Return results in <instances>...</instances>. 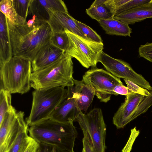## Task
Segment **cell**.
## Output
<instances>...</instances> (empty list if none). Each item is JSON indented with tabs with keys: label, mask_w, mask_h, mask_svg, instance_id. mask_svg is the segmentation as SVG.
<instances>
[{
	"label": "cell",
	"mask_w": 152,
	"mask_h": 152,
	"mask_svg": "<svg viewBox=\"0 0 152 152\" xmlns=\"http://www.w3.org/2000/svg\"><path fill=\"white\" fill-rule=\"evenodd\" d=\"M6 19L13 56L27 58L32 61L39 50L50 43L53 33L48 21L36 16L34 24L29 26L14 24Z\"/></svg>",
	"instance_id": "6da1fadb"
},
{
	"label": "cell",
	"mask_w": 152,
	"mask_h": 152,
	"mask_svg": "<svg viewBox=\"0 0 152 152\" xmlns=\"http://www.w3.org/2000/svg\"><path fill=\"white\" fill-rule=\"evenodd\" d=\"M29 136L39 143L73 151L77 132L72 123H64L48 119L28 129Z\"/></svg>",
	"instance_id": "7a4b0ae2"
},
{
	"label": "cell",
	"mask_w": 152,
	"mask_h": 152,
	"mask_svg": "<svg viewBox=\"0 0 152 152\" xmlns=\"http://www.w3.org/2000/svg\"><path fill=\"white\" fill-rule=\"evenodd\" d=\"M72 58L65 53L58 60L48 67L32 73L31 87L43 90L58 87H71L73 81Z\"/></svg>",
	"instance_id": "3957f363"
},
{
	"label": "cell",
	"mask_w": 152,
	"mask_h": 152,
	"mask_svg": "<svg viewBox=\"0 0 152 152\" xmlns=\"http://www.w3.org/2000/svg\"><path fill=\"white\" fill-rule=\"evenodd\" d=\"M32 72L30 59L21 56H13L0 66V90H7L11 94H23L27 93L31 87Z\"/></svg>",
	"instance_id": "277c9868"
},
{
	"label": "cell",
	"mask_w": 152,
	"mask_h": 152,
	"mask_svg": "<svg viewBox=\"0 0 152 152\" xmlns=\"http://www.w3.org/2000/svg\"><path fill=\"white\" fill-rule=\"evenodd\" d=\"M64 88L58 87L47 90H35L32 92L31 111L26 119L28 126L49 119L66 97L67 90Z\"/></svg>",
	"instance_id": "5b68a950"
},
{
	"label": "cell",
	"mask_w": 152,
	"mask_h": 152,
	"mask_svg": "<svg viewBox=\"0 0 152 152\" xmlns=\"http://www.w3.org/2000/svg\"><path fill=\"white\" fill-rule=\"evenodd\" d=\"M74 121L78 123L94 152H105L106 128L101 109L94 108L86 114L80 111Z\"/></svg>",
	"instance_id": "8992f818"
},
{
	"label": "cell",
	"mask_w": 152,
	"mask_h": 152,
	"mask_svg": "<svg viewBox=\"0 0 152 152\" xmlns=\"http://www.w3.org/2000/svg\"><path fill=\"white\" fill-rule=\"evenodd\" d=\"M69 40L65 53L76 58L84 67H96L99 56L104 49L103 43L85 39L65 29Z\"/></svg>",
	"instance_id": "52a82bcc"
},
{
	"label": "cell",
	"mask_w": 152,
	"mask_h": 152,
	"mask_svg": "<svg viewBox=\"0 0 152 152\" xmlns=\"http://www.w3.org/2000/svg\"><path fill=\"white\" fill-rule=\"evenodd\" d=\"M83 76L89 82L95 91V96L100 102L106 103L112 95H116L113 91L114 87L122 83L120 79L103 69L92 68L86 72Z\"/></svg>",
	"instance_id": "ba28073f"
},
{
	"label": "cell",
	"mask_w": 152,
	"mask_h": 152,
	"mask_svg": "<svg viewBox=\"0 0 152 152\" xmlns=\"http://www.w3.org/2000/svg\"><path fill=\"white\" fill-rule=\"evenodd\" d=\"M24 112H17L12 106L0 124V152H7L20 132L28 126L24 119Z\"/></svg>",
	"instance_id": "9c48e42d"
},
{
	"label": "cell",
	"mask_w": 152,
	"mask_h": 152,
	"mask_svg": "<svg viewBox=\"0 0 152 152\" xmlns=\"http://www.w3.org/2000/svg\"><path fill=\"white\" fill-rule=\"evenodd\" d=\"M99 62L102 64L107 71L115 77L129 80L144 88L152 91L149 83L141 75L135 72L127 62L114 58L103 51L99 56Z\"/></svg>",
	"instance_id": "30bf717a"
},
{
	"label": "cell",
	"mask_w": 152,
	"mask_h": 152,
	"mask_svg": "<svg viewBox=\"0 0 152 152\" xmlns=\"http://www.w3.org/2000/svg\"><path fill=\"white\" fill-rule=\"evenodd\" d=\"M65 99L54 110L49 119L64 123H72L80 111L76 102L74 86L67 87Z\"/></svg>",
	"instance_id": "8fae6325"
},
{
	"label": "cell",
	"mask_w": 152,
	"mask_h": 152,
	"mask_svg": "<svg viewBox=\"0 0 152 152\" xmlns=\"http://www.w3.org/2000/svg\"><path fill=\"white\" fill-rule=\"evenodd\" d=\"M48 12L49 15L48 22L53 33L63 32L66 29L85 39L92 41L82 32L75 22V19L69 13L56 11L50 9Z\"/></svg>",
	"instance_id": "7c38bea8"
},
{
	"label": "cell",
	"mask_w": 152,
	"mask_h": 152,
	"mask_svg": "<svg viewBox=\"0 0 152 152\" xmlns=\"http://www.w3.org/2000/svg\"><path fill=\"white\" fill-rule=\"evenodd\" d=\"M145 96L129 91L124 102L115 113L113 124L117 129L124 128L131 121L132 116Z\"/></svg>",
	"instance_id": "4fadbf2b"
},
{
	"label": "cell",
	"mask_w": 152,
	"mask_h": 152,
	"mask_svg": "<svg viewBox=\"0 0 152 152\" xmlns=\"http://www.w3.org/2000/svg\"><path fill=\"white\" fill-rule=\"evenodd\" d=\"M65 52L49 43L42 48L31 61L32 72L42 69L56 61Z\"/></svg>",
	"instance_id": "5bb4252c"
},
{
	"label": "cell",
	"mask_w": 152,
	"mask_h": 152,
	"mask_svg": "<svg viewBox=\"0 0 152 152\" xmlns=\"http://www.w3.org/2000/svg\"><path fill=\"white\" fill-rule=\"evenodd\" d=\"M49 9L68 13L65 3L61 0H31L29 13L36 16L39 19L48 21Z\"/></svg>",
	"instance_id": "9a60e30c"
},
{
	"label": "cell",
	"mask_w": 152,
	"mask_h": 152,
	"mask_svg": "<svg viewBox=\"0 0 152 152\" xmlns=\"http://www.w3.org/2000/svg\"><path fill=\"white\" fill-rule=\"evenodd\" d=\"M149 18H152V0L121 12L114 16L113 18L129 25Z\"/></svg>",
	"instance_id": "2e32d148"
},
{
	"label": "cell",
	"mask_w": 152,
	"mask_h": 152,
	"mask_svg": "<svg viewBox=\"0 0 152 152\" xmlns=\"http://www.w3.org/2000/svg\"><path fill=\"white\" fill-rule=\"evenodd\" d=\"M76 102L80 110L86 112L92 102L95 91L88 80L83 76L81 80L73 79Z\"/></svg>",
	"instance_id": "e0dca14e"
},
{
	"label": "cell",
	"mask_w": 152,
	"mask_h": 152,
	"mask_svg": "<svg viewBox=\"0 0 152 152\" xmlns=\"http://www.w3.org/2000/svg\"><path fill=\"white\" fill-rule=\"evenodd\" d=\"M13 56L6 18L0 12V66L3 65Z\"/></svg>",
	"instance_id": "ac0fdd59"
},
{
	"label": "cell",
	"mask_w": 152,
	"mask_h": 152,
	"mask_svg": "<svg viewBox=\"0 0 152 152\" xmlns=\"http://www.w3.org/2000/svg\"><path fill=\"white\" fill-rule=\"evenodd\" d=\"M116 12L114 0H107L104 3L90 7L86 9V13L92 19L99 21L113 19Z\"/></svg>",
	"instance_id": "d6986e66"
},
{
	"label": "cell",
	"mask_w": 152,
	"mask_h": 152,
	"mask_svg": "<svg viewBox=\"0 0 152 152\" xmlns=\"http://www.w3.org/2000/svg\"><path fill=\"white\" fill-rule=\"evenodd\" d=\"M98 22L107 34L131 37L132 29L127 24L114 18L103 20Z\"/></svg>",
	"instance_id": "ffe728a7"
},
{
	"label": "cell",
	"mask_w": 152,
	"mask_h": 152,
	"mask_svg": "<svg viewBox=\"0 0 152 152\" xmlns=\"http://www.w3.org/2000/svg\"><path fill=\"white\" fill-rule=\"evenodd\" d=\"M0 10L4 15L7 19L12 23L23 24L27 23L26 20L17 14L12 7L11 0H1Z\"/></svg>",
	"instance_id": "44dd1931"
},
{
	"label": "cell",
	"mask_w": 152,
	"mask_h": 152,
	"mask_svg": "<svg viewBox=\"0 0 152 152\" xmlns=\"http://www.w3.org/2000/svg\"><path fill=\"white\" fill-rule=\"evenodd\" d=\"M28 126L23 128L7 152H23L33 139L28 135Z\"/></svg>",
	"instance_id": "7402d4cb"
},
{
	"label": "cell",
	"mask_w": 152,
	"mask_h": 152,
	"mask_svg": "<svg viewBox=\"0 0 152 152\" xmlns=\"http://www.w3.org/2000/svg\"><path fill=\"white\" fill-rule=\"evenodd\" d=\"M11 94L4 89L0 90V124L2 121L5 114L12 107Z\"/></svg>",
	"instance_id": "603a6c76"
},
{
	"label": "cell",
	"mask_w": 152,
	"mask_h": 152,
	"mask_svg": "<svg viewBox=\"0 0 152 152\" xmlns=\"http://www.w3.org/2000/svg\"><path fill=\"white\" fill-rule=\"evenodd\" d=\"M50 43L65 52L69 46V40L67 34L65 31L52 33Z\"/></svg>",
	"instance_id": "cb8c5ba5"
},
{
	"label": "cell",
	"mask_w": 152,
	"mask_h": 152,
	"mask_svg": "<svg viewBox=\"0 0 152 152\" xmlns=\"http://www.w3.org/2000/svg\"><path fill=\"white\" fill-rule=\"evenodd\" d=\"M12 7L17 14L26 20L29 13L31 0H11Z\"/></svg>",
	"instance_id": "d4e9b609"
},
{
	"label": "cell",
	"mask_w": 152,
	"mask_h": 152,
	"mask_svg": "<svg viewBox=\"0 0 152 152\" xmlns=\"http://www.w3.org/2000/svg\"><path fill=\"white\" fill-rule=\"evenodd\" d=\"M150 92L149 95L145 96L138 106L132 116L131 121L141 114L145 113L152 105V91H150Z\"/></svg>",
	"instance_id": "484cf974"
},
{
	"label": "cell",
	"mask_w": 152,
	"mask_h": 152,
	"mask_svg": "<svg viewBox=\"0 0 152 152\" xmlns=\"http://www.w3.org/2000/svg\"><path fill=\"white\" fill-rule=\"evenodd\" d=\"M82 32L89 39L92 41L98 43H103V40L97 33L89 26L74 19Z\"/></svg>",
	"instance_id": "4316f807"
},
{
	"label": "cell",
	"mask_w": 152,
	"mask_h": 152,
	"mask_svg": "<svg viewBox=\"0 0 152 152\" xmlns=\"http://www.w3.org/2000/svg\"><path fill=\"white\" fill-rule=\"evenodd\" d=\"M151 1V0H129L128 1L116 9L115 16L140 5L148 3Z\"/></svg>",
	"instance_id": "83f0119b"
},
{
	"label": "cell",
	"mask_w": 152,
	"mask_h": 152,
	"mask_svg": "<svg viewBox=\"0 0 152 152\" xmlns=\"http://www.w3.org/2000/svg\"><path fill=\"white\" fill-rule=\"evenodd\" d=\"M124 80L127 85V88L129 91L145 96H148L150 94L148 90L141 87L134 82L127 80Z\"/></svg>",
	"instance_id": "f1b7e54d"
},
{
	"label": "cell",
	"mask_w": 152,
	"mask_h": 152,
	"mask_svg": "<svg viewBox=\"0 0 152 152\" xmlns=\"http://www.w3.org/2000/svg\"><path fill=\"white\" fill-rule=\"evenodd\" d=\"M139 56L152 63V42H147L138 48Z\"/></svg>",
	"instance_id": "f546056e"
},
{
	"label": "cell",
	"mask_w": 152,
	"mask_h": 152,
	"mask_svg": "<svg viewBox=\"0 0 152 152\" xmlns=\"http://www.w3.org/2000/svg\"><path fill=\"white\" fill-rule=\"evenodd\" d=\"M39 146L37 152H75L61 149L55 146L44 143H39Z\"/></svg>",
	"instance_id": "4dcf8cb0"
},
{
	"label": "cell",
	"mask_w": 152,
	"mask_h": 152,
	"mask_svg": "<svg viewBox=\"0 0 152 152\" xmlns=\"http://www.w3.org/2000/svg\"><path fill=\"white\" fill-rule=\"evenodd\" d=\"M113 91L116 95L120 94L126 96L129 92L127 86H124L123 83L117 84L114 87Z\"/></svg>",
	"instance_id": "1f68e13d"
},
{
	"label": "cell",
	"mask_w": 152,
	"mask_h": 152,
	"mask_svg": "<svg viewBox=\"0 0 152 152\" xmlns=\"http://www.w3.org/2000/svg\"><path fill=\"white\" fill-rule=\"evenodd\" d=\"M82 142L83 148L82 152H94L90 141L87 137L83 136Z\"/></svg>",
	"instance_id": "d6a6232c"
},
{
	"label": "cell",
	"mask_w": 152,
	"mask_h": 152,
	"mask_svg": "<svg viewBox=\"0 0 152 152\" xmlns=\"http://www.w3.org/2000/svg\"><path fill=\"white\" fill-rule=\"evenodd\" d=\"M39 143L33 139L23 152H37Z\"/></svg>",
	"instance_id": "836d02e7"
},
{
	"label": "cell",
	"mask_w": 152,
	"mask_h": 152,
	"mask_svg": "<svg viewBox=\"0 0 152 152\" xmlns=\"http://www.w3.org/2000/svg\"><path fill=\"white\" fill-rule=\"evenodd\" d=\"M107 0H96L91 4L90 7L99 5L104 3Z\"/></svg>",
	"instance_id": "e575fe53"
}]
</instances>
